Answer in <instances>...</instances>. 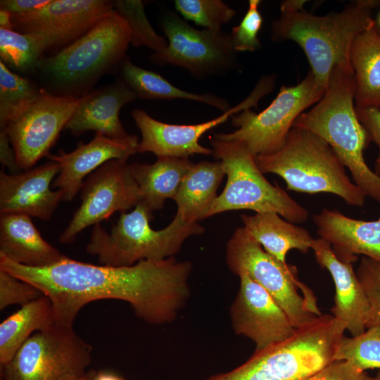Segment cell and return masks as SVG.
Listing matches in <instances>:
<instances>
[{
  "label": "cell",
  "instance_id": "obj_1",
  "mask_svg": "<svg viewBox=\"0 0 380 380\" xmlns=\"http://www.w3.org/2000/svg\"><path fill=\"white\" fill-rule=\"evenodd\" d=\"M0 269L37 288L51 301L57 323L72 325L90 302L115 299L130 304L150 324L173 322L189 298V261L175 257L131 266L93 265L68 257L44 267H28L0 256Z\"/></svg>",
  "mask_w": 380,
  "mask_h": 380
},
{
  "label": "cell",
  "instance_id": "obj_2",
  "mask_svg": "<svg viewBox=\"0 0 380 380\" xmlns=\"http://www.w3.org/2000/svg\"><path fill=\"white\" fill-rule=\"evenodd\" d=\"M356 81L351 65H336L323 97L303 113L293 127L307 129L326 141L348 168L354 183L380 205V176L367 165L363 151L371 140L354 106Z\"/></svg>",
  "mask_w": 380,
  "mask_h": 380
},
{
  "label": "cell",
  "instance_id": "obj_3",
  "mask_svg": "<svg viewBox=\"0 0 380 380\" xmlns=\"http://www.w3.org/2000/svg\"><path fill=\"white\" fill-rule=\"evenodd\" d=\"M130 40L129 25L113 10L74 42L42 56L34 73L48 93L82 97L102 76L115 72Z\"/></svg>",
  "mask_w": 380,
  "mask_h": 380
},
{
  "label": "cell",
  "instance_id": "obj_4",
  "mask_svg": "<svg viewBox=\"0 0 380 380\" xmlns=\"http://www.w3.org/2000/svg\"><path fill=\"white\" fill-rule=\"evenodd\" d=\"M378 0H358L338 13L316 15L304 9L281 10L272 22V39L296 42L305 52L317 85L327 91L332 69L350 65V54L355 37L374 21L372 11Z\"/></svg>",
  "mask_w": 380,
  "mask_h": 380
},
{
  "label": "cell",
  "instance_id": "obj_5",
  "mask_svg": "<svg viewBox=\"0 0 380 380\" xmlns=\"http://www.w3.org/2000/svg\"><path fill=\"white\" fill-rule=\"evenodd\" d=\"M345 330L343 322L322 314L234 369L205 380H305L335 361Z\"/></svg>",
  "mask_w": 380,
  "mask_h": 380
},
{
  "label": "cell",
  "instance_id": "obj_6",
  "mask_svg": "<svg viewBox=\"0 0 380 380\" xmlns=\"http://www.w3.org/2000/svg\"><path fill=\"white\" fill-rule=\"evenodd\" d=\"M255 160L263 174L280 176L287 190L332 194L351 206L362 207L365 203L366 196L347 175L333 148L307 129L292 127L279 151L255 156Z\"/></svg>",
  "mask_w": 380,
  "mask_h": 380
},
{
  "label": "cell",
  "instance_id": "obj_7",
  "mask_svg": "<svg viewBox=\"0 0 380 380\" xmlns=\"http://www.w3.org/2000/svg\"><path fill=\"white\" fill-rule=\"evenodd\" d=\"M152 212L141 201L132 212L121 213L110 232L100 224L94 225L87 252L97 256L100 265L131 266L174 257L188 237L205 231L198 222L188 223L176 215L166 227L155 230L150 226Z\"/></svg>",
  "mask_w": 380,
  "mask_h": 380
},
{
  "label": "cell",
  "instance_id": "obj_8",
  "mask_svg": "<svg viewBox=\"0 0 380 380\" xmlns=\"http://www.w3.org/2000/svg\"><path fill=\"white\" fill-rule=\"evenodd\" d=\"M213 156L221 162L227 179L206 218L236 210L274 212L286 220L303 223L309 212L278 185L271 184L258 167L255 156L242 144L210 137Z\"/></svg>",
  "mask_w": 380,
  "mask_h": 380
},
{
  "label": "cell",
  "instance_id": "obj_9",
  "mask_svg": "<svg viewBox=\"0 0 380 380\" xmlns=\"http://www.w3.org/2000/svg\"><path fill=\"white\" fill-rule=\"evenodd\" d=\"M226 261L234 274L244 273L266 290L294 328L322 315L312 291L298 279L297 269L263 250L243 227L236 229L229 239Z\"/></svg>",
  "mask_w": 380,
  "mask_h": 380
},
{
  "label": "cell",
  "instance_id": "obj_10",
  "mask_svg": "<svg viewBox=\"0 0 380 380\" xmlns=\"http://www.w3.org/2000/svg\"><path fill=\"white\" fill-rule=\"evenodd\" d=\"M91 346L72 325L56 322L33 334L12 360L1 367L5 380H75L84 376L91 361Z\"/></svg>",
  "mask_w": 380,
  "mask_h": 380
},
{
  "label": "cell",
  "instance_id": "obj_11",
  "mask_svg": "<svg viewBox=\"0 0 380 380\" xmlns=\"http://www.w3.org/2000/svg\"><path fill=\"white\" fill-rule=\"evenodd\" d=\"M326 91L319 88L310 70L295 86H282L272 103L259 113L247 109L232 117L236 129L217 133L214 138L243 144L254 156L279 151L296 120L309 106L317 103Z\"/></svg>",
  "mask_w": 380,
  "mask_h": 380
},
{
  "label": "cell",
  "instance_id": "obj_12",
  "mask_svg": "<svg viewBox=\"0 0 380 380\" xmlns=\"http://www.w3.org/2000/svg\"><path fill=\"white\" fill-rule=\"evenodd\" d=\"M160 27L167 45L150 56L153 63L182 68L198 80L239 70L230 34L196 29L169 10L161 15Z\"/></svg>",
  "mask_w": 380,
  "mask_h": 380
},
{
  "label": "cell",
  "instance_id": "obj_13",
  "mask_svg": "<svg viewBox=\"0 0 380 380\" xmlns=\"http://www.w3.org/2000/svg\"><path fill=\"white\" fill-rule=\"evenodd\" d=\"M81 204L58 241L70 243L90 225L100 224L115 212H126L142 201V194L126 161L110 160L86 178L80 188Z\"/></svg>",
  "mask_w": 380,
  "mask_h": 380
},
{
  "label": "cell",
  "instance_id": "obj_14",
  "mask_svg": "<svg viewBox=\"0 0 380 380\" xmlns=\"http://www.w3.org/2000/svg\"><path fill=\"white\" fill-rule=\"evenodd\" d=\"M81 99L55 96L44 89L36 101L1 129L8 137L20 170L32 168L49 154Z\"/></svg>",
  "mask_w": 380,
  "mask_h": 380
},
{
  "label": "cell",
  "instance_id": "obj_15",
  "mask_svg": "<svg viewBox=\"0 0 380 380\" xmlns=\"http://www.w3.org/2000/svg\"><path fill=\"white\" fill-rule=\"evenodd\" d=\"M113 10V1L51 0L34 12L11 15L14 30L35 37L46 51L74 42Z\"/></svg>",
  "mask_w": 380,
  "mask_h": 380
},
{
  "label": "cell",
  "instance_id": "obj_16",
  "mask_svg": "<svg viewBox=\"0 0 380 380\" xmlns=\"http://www.w3.org/2000/svg\"><path fill=\"white\" fill-rule=\"evenodd\" d=\"M239 277V290L230 308L234 331L252 340L255 351L289 338L296 329L283 309L247 274L241 273Z\"/></svg>",
  "mask_w": 380,
  "mask_h": 380
},
{
  "label": "cell",
  "instance_id": "obj_17",
  "mask_svg": "<svg viewBox=\"0 0 380 380\" xmlns=\"http://www.w3.org/2000/svg\"><path fill=\"white\" fill-rule=\"evenodd\" d=\"M60 172L58 164L49 160L23 172H0V213H20L49 220L63 201L60 189L52 190V180Z\"/></svg>",
  "mask_w": 380,
  "mask_h": 380
},
{
  "label": "cell",
  "instance_id": "obj_18",
  "mask_svg": "<svg viewBox=\"0 0 380 380\" xmlns=\"http://www.w3.org/2000/svg\"><path fill=\"white\" fill-rule=\"evenodd\" d=\"M139 143L135 135L112 139L96 134L89 143L80 142L70 153L61 150L58 154L49 153L46 158L56 162L60 167L58 176L53 182V187L62 191L63 201H72L80 191L87 175L110 160L127 162L130 156L138 153Z\"/></svg>",
  "mask_w": 380,
  "mask_h": 380
},
{
  "label": "cell",
  "instance_id": "obj_19",
  "mask_svg": "<svg viewBox=\"0 0 380 380\" xmlns=\"http://www.w3.org/2000/svg\"><path fill=\"white\" fill-rule=\"evenodd\" d=\"M132 118L141 134L138 153L152 152L157 156L188 158L195 154L212 155L213 150L198 140L207 131L225 122L232 116L227 111L211 120L194 125H174L157 120L145 110L134 109Z\"/></svg>",
  "mask_w": 380,
  "mask_h": 380
},
{
  "label": "cell",
  "instance_id": "obj_20",
  "mask_svg": "<svg viewBox=\"0 0 380 380\" xmlns=\"http://www.w3.org/2000/svg\"><path fill=\"white\" fill-rule=\"evenodd\" d=\"M311 250L317 262L330 273L334 282L332 315L346 324L352 336L360 335L366 330L369 303L353 263L339 260L331 244L322 238L313 239Z\"/></svg>",
  "mask_w": 380,
  "mask_h": 380
},
{
  "label": "cell",
  "instance_id": "obj_21",
  "mask_svg": "<svg viewBox=\"0 0 380 380\" xmlns=\"http://www.w3.org/2000/svg\"><path fill=\"white\" fill-rule=\"evenodd\" d=\"M312 220L318 235L331 244L341 261L353 263L357 255H363L380 262V218L356 220L324 208Z\"/></svg>",
  "mask_w": 380,
  "mask_h": 380
},
{
  "label": "cell",
  "instance_id": "obj_22",
  "mask_svg": "<svg viewBox=\"0 0 380 380\" xmlns=\"http://www.w3.org/2000/svg\"><path fill=\"white\" fill-rule=\"evenodd\" d=\"M136 99V94L117 79L82 96L65 129L75 136L93 130L112 139L125 138L129 134L120 120L119 113L124 106Z\"/></svg>",
  "mask_w": 380,
  "mask_h": 380
},
{
  "label": "cell",
  "instance_id": "obj_23",
  "mask_svg": "<svg viewBox=\"0 0 380 380\" xmlns=\"http://www.w3.org/2000/svg\"><path fill=\"white\" fill-rule=\"evenodd\" d=\"M0 256L28 267H44L67 258L49 243L32 217L20 213L0 216Z\"/></svg>",
  "mask_w": 380,
  "mask_h": 380
},
{
  "label": "cell",
  "instance_id": "obj_24",
  "mask_svg": "<svg viewBox=\"0 0 380 380\" xmlns=\"http://www.w3.org/2000/svg\"><path fill=\"white\" fill-rule=\"evenodd\" d=\"M350 61L356 81L355 107L380 110V29L376 21L354 39Z\"/></svg>",
  "mask_w": 380,
  "mask_h": 380
},
{
  "label": "cell",
  "instance_id": "obj_25",
  "mask_svg": "<svg viewBox=\"0 0 380 380\" xmlns=\"http://www.w3.org/2000/svg\"><path fill=\"white\" fill-rule=\"evenodd\" d=\"M243 227L265 251L284 263L288 252L296 249L306 253L313 239L305 228L282 219L274 212L241 214Z\"/></svg>",
  "mask_w": 380,
  "mask_h": 380
},
{
  "label": "cell",
  "instance_id": "obj_26",
  "mask_svg": "<svg viewBox=\"0 0 380 380\" xmlns=\"http://www.w3.org/2000/svg\"><path fill=\"white\" fill-rule=\"evenodd\" d=\"M225 173L220 161L194 163L174 198L176 216L188 223L206 218Z\"/></svg>",
  "mask_w": 380,
  "mask_h": 380
},
{
  "label": "cell",
  "instance_id": "obj_27",
  "mask_svg": "<svg viewBox=\"0 0 380 380\" xmlns=\"http://www.w3.org/2000/svg\"><path fill=\"white\" fill-rule=\"evenodd\" d=\"M188 158L160 156L153 164H130L142 194V201L153 211L163 208L165 199L176 196L185 176L194 165Z\"/></svg>",
  "mask_w": 380,
  "mask_h": 380
},
{
  "label": "cell",
  "instance_id": "obj_28",
  "mask_svg": "<svg viewBox=\"0 0 380 380\" xmlns=\"http://www.w3.org/2000/svg\"><path fill=\"white\" fill-rule=\"evenodd\" d=\"M115 72L117 79L141 99H185L205 103L223 113L232 108L227 99L213 94H195L174 86L160 75L137 66L127 55L120 62Z\"/></svg>",
  "mask_w": 380,
  "mask_h": 380
},
{
  "label": "cell",
  "instance_id": "obj_29",
  "mask_svg": "<svg viewBox=\"0 0 380 380\" xmlns=\"http://www.w3.org/2000/svg\"><path fill=\"white\" fill-rule=\"evenodd\" d=\"M56 322L51 300L43 295L23 306L0 324V365L9 362L34 333Z\"/></svg>",
  "mask_w": 380,
  "mask_h": 380
},
{
  "label": "cell",
  "instance_id": "obj_30",
  "mask_svg": "<svg viewBox=\"0 0 380 380\" xmlns=\"http://www.w3.org/2000/svg\"><path fill=\"white\" fill-rule=\"evenodd\" d=\"M44 89L8 69L0 61V127L13 120L36 101Z\"/></svg>",
  "mask_w": 380,
  "mask_h": 380
},
{
  "label": "cell",
  "instance_id": "obj_31",
  "mask_svg": "<svg viewBox=\"0 0 380 380\" xmlns=\"http://www.w3.org/2000/svg\"><path fill=\"white\" fill-rule=\"evenodd\" d=\"M44 52L35 37L0 28V61L11 70L34 72Z\"/></svg>",
  "mask_w": 380,
  "mask_h": 380
},
{
  "label": "cell",
  "instance_id": "obj_32",
  "mask_svg": "<svg viewBox=\"0 0 380 380\" xmlns=\"http://www.w3.org/2000/svg\"><path fill=\"white\" fill-rule=\"evenodd\" d=\"M335 361H346L360 371L380 369V326L367 329L357 336H343L336 349Z\"/></svg>",
  "mask_w": 380,
  "mask_h": 380
},
{
  "label": "cell",
  "instance_id": "obj_33",
  "mask_svg": "<svg viewBox=\"0 0 380 380\" xmlns=\"http://www.w3.org/2000/svg\"><path fill=\"white\" fill-rule=\"evenodd\" d=\"M113 10L127 23L131 32L130 44L138 47L144 46L158 52L167 45L166 39L158 34L148 22L144 2L141 0L113 1Z\"/></svg>",
  "mask_w": 380,
  "mask_h": 380
},
{
  "label": "cell",
  "instance_id": "obj_34",
  "mask_svg": "<svg viewBox=\"0 0 380 380\" xmlns=\"http://www.w3.org/2000/svg\"><path fill=\"white\" fill-rule=\"evenodd\" d=\"M174 4L185 20L214 32H222V26L236 15L235 10L221 0H175Z\"/></svg>",
  "mask_w": 380,
  "mask_h": 380
},
{
  "label": "cell",
  "instance_id": "obj_35",
  "mask_svg": "<svg viewBox=\"0 0 380 380\" xmlns=\"http://www.w3.org/2000/svg\"><path fill=\"white\" fill-rule=\"evenodd\" d=\"M260 0H249L248 8L241 23L232 28V44L236 52L255 51L260 47L258 33L263 18L259 11Z\"/></svg>",
  "mask_w": 380,
  "mask_h": 380
},
{
  "label": "cell",
  "instance_id": "obj_36",
  "mask_svg": "<svg viewBox=\"0 0 380 380\" xmlns=\"http://www.w3.org/2000/svg\"><path fill=\"white\" fill-rule=\"evenodd\" d=\"M356 274L369 303L366 329L380 326V262L364 256Z\"/></svg>",
  "mask_w": 380,
  "mask_h": 380
},
{
  "label": "cell",
  "instance_id": "obj_37",
  "mask_svg": "<svg viewBox=\"0 0 380 380\" xmlns=\"http://www.w3.org/2000/svg\"><path fill=\"white\" fill-rule=\"evenodd\" d=\"M44 294L32 284L0 269V310L11 305L21 306Z\"/></svg>",
  "mask_w": 380,
  "mask_h": 380
},
{
  "label": "cell",
  "instance_id": "obj_38",
  "mask_svg": "<svg viewBox=\"0 0 380 380\" xmlns=\"http://www.w3.org/2000/svg\"><path fill=\"white\" fill-rule=\"evenodd\" d=\"M305 380H374L346 361H334Z\"/></svg>",
  "mask_w": 380,
  "mask_h": 380
},
{
  "label": "cell",
  "instance_id": "obj_39",
  "mask_svg": "<svg viewBox=\"0 0 380 380\" xmlns=\"http://www.w3.org/2000/svg\"><path fill=\"white\" fill-rule=\"evenodd\" d=\"M355 110L359 120L367 130L370 140L378 147L379 153L375 160L374 172L380 176V110L357 107Z\"/></svg>",
  "mask_w": 380,
  "mask_h": 380
},
{
  "label": "cell",
  "instance_id": "obj_40",
  "mask_svg": "<svg viewBox=\"0 0 380 380\" xmlns=\"http://www.w3.org/2000/svg\"><path fill=\"white\" fill-rule=\"evenodd\" d=\"M51 0H1L0 9L11 15H23L39 10Z\"/></svg>",
  "mask_w": 380,
  "mask_h": 380
},
{
  "label": "cell",
  "instance_id": "obj_41",
  "mask_svg": "<svg viewBox=\"0 0 380 380\" xmlns=\"http://www.w3.org/2000/svg\"><path fill=\"white\" fill-rule=\"evenodd\" d=\"M0 160L2 167H7L11 172L19 169L15 159V152L5 130L0 132Z\"/></svg>",
  "mask_w": 380,
  "mask_h": 380
},
{
  "label": "cell",
  "instance_id": "obj_42",
  "mask_svg": "<svg viewBox=\"0 0 380 380\" xmlns=\"http://www.w3.org/2000/svg\"><path fill=\"white\" fill-rule=\"evenodd\" d=\"M306 1L303 0H289L284 1L281 3L280 10H288V11H297L303 10V5Z\"/></svg>",
  "mask_w": 380,
  "mask_h": 380
},
{
  "label": "cell",
  "instance_id": "obj_43",
  "mask_svg": "<svg viewBox=\"0 0 380 380\" xmlns=\"http://www.w3.org/2000/svg\"><path fill=\"white\" fill-rule=\"evenodd\" d=\"M0 28L7 30H14L11 13L1 9H0Z\"/></svg>",
  "mask_w": 380,
  "mask_h": 380
},
{
  "label": "cell",
  "instance_id": "obj_44",
  "mask_svg": "<svg viewBox=\"0 0 380 380\" xmlns=\"http://www.w3.org/2000/svg\"><path fill=\"white\" fill-rule=\"evenodd\" d=\"M92 380H125V379L110 371H99L95 372Z\"/></svg>",
  "mask_w": 380,
  "mask_h": 380
},
{
  "label": "cell",
  "instance_id": "obj_45",
  "mask_svg": "<svg viewBox=\"0 0 380 380\" xmlns=\"http://www.w3.org/2000/svg\"><path fill=\"white\" fill-rule=\"evenodd\" d=\"M95 372L94 370H89L84 376L75 380H92Z\"/></svg>",
  "mask_w": 380,
  "mask_h": 380
},
{
  "label": "cell",
  "instance_id": "obj_46",
  "mask_svg": "<svg viewBox=\"0 0 380 380\" xmlns=\"http://www.w3.org/2000/svg\"><path fill=\"white\" fill-rule=\"evenodd\" d=\"M377 26L379 27V28L380 29V12L379 13V15H378V18H377V23H376Z\"/></svg>",
  "mask_w": 380,
  "mask_h": 380
},
{
  "label": "cell",
  "instance_id": "obj_47",
  "mask_svg": "<svg viewBox=\"0 0 380 380\" xmlns=\"http://www.w3.org/2000/svg\"><path fill=\"white\" fill-rule=\"evenodd\" d=\"M375 380H380V371L377 373L376 376L374 377Z\"/></svg>",
  "mask_w": 380,
  "mask_h": 380
},
{
  "label": "cell",
  "instance_id": "obj_48",
  "mask_svg": "<svg viewBox=\"0 0 380 380\" xmlns=\"http://www.w3.org/2000/svg\"><path fill=\"white\" fill-rule=\"evenodd\" d=\"M0 380H5V379H4L3 378L0 377Z\"/></svg>",
  "mask_w": 380,
  "mask_h": 380
},
{
  "label": "cell",
  "instance_id": "obj_49",
  "mask_svg": "<svg viewBox=\"0 0 380 380\" xmlns=\"http://www.w3.org/2000/svg\"><path fill=\"white\" fill-rule=\"evenodd\" d=\"M374 380H375V379H374Z\"/></svg>",
  "mask_w": 380,
  "mask_h": 380
}]
</instances>
